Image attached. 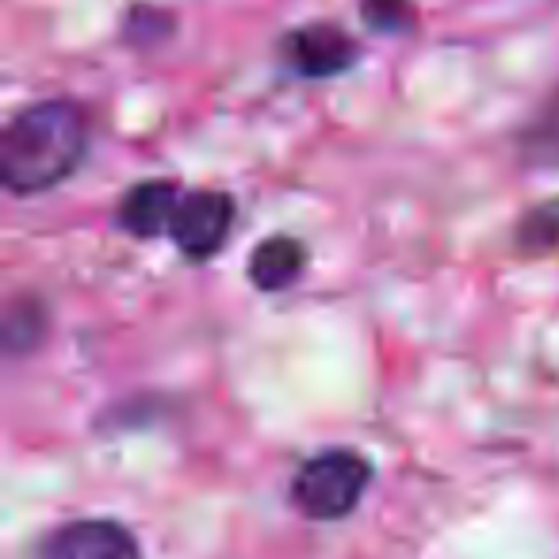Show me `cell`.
Segmentation results:
<instances>
[{
	"instance_id": "1",
	"label": "cell",
	"mask_w": 559,
	"mask_h": 559,
	"mask_svg": "<svg viewBox=\"0 0 559 559\" xmlns=\"http://www.w3.org/2000/svg\"><path fill=\"white\" fill-rule=\"evenodd\" d=\"M88 150V116L73 100H43L20 111L0 139V180L16 195L62 185Z\"/></svg>"
},
{
	"instance_id": "2",
	"label": "cell",
	"mask_w": 559,
	"mask_h": 559,
	"mask_svg": "<svg viewBox=\"0 0 559 559\" xmlns=\"http://www.w3.org/2000/svg\"><path fill=\"white\" fill-rule=\"evenodd\" d=\"M372 483V460L353 449H326L304 460L292 479V502L311 521H342L365 498Z\"/></svg>"
},
{
	"instance_id": "3",
	"label": "cell",
	"mask_w": 559,
	"mask_h": 559,
	"mask_svg": "<svg viewBox=\"0 0 559 559\" xmlns=\"http://www.w3.org/2000/svg\"><path fill=\"white\" fill-rule=\"evenodd\" d=\"M234 230V200L226 192H188L169 226V238L192 261H207Z\"/></svg>"
},
{
	"instance_id": "4",
	"label": "cell",
	"mask_w": 559,
	"mask_h": 559,
	"mask_svg": "<svg viewBox=\"0 0 559 559\" xmlns=\"http://www.w3.org/2000/svg\"><path fill=\"white\" fill-rule=\"evenodd\" d=\"M280 58H284V66H288L292 73H299V78L322 81V78H337V73L353 70V62L360 58V47L342 27L307 24L284 35Z\"/></svg>"
},
{
	"instance_id": "5",
	"label": "cell",
	"mask_w": 559,
	"mask_h": 559,
	"mask_svg": "<svg viewBox=\"0 0 559 559\" xmlns=\"http://www.w3.org/2000/svg\"><path fill=\"white\" fill-rule=\"evenodd\" d=\"M35 559H142V548L119 521H70L39 544Z\"/></svg>"
},
{
	"instance_id": "6",
	"label": "cell",
	"mask_w": 559,
	"mask_h": 559,
	"mask_svg": "<svg viewBox=\"0 0 559 559\" xmlns=\"http://www.w3.org/2000/svg\"><path fill=\"white\" fill-rule=\"evenodd\" d=\"M185 195L177 192L173 180H142L127 192V200L119 203V226L134 238H157L169 234L177 207Z\"/></svg>"
},
{
	"instance_id": "7",
	"label": "cell",
	"mask_w": 559,
	"mask_h": 559,
	"mask_svg": "<svg viewBox=\"0 0 559 559\" xmlns=\"http://www.w3.org/2000/svg\"><path fill=\"white\" fill-rule=\"evenodd\" d=\"M307 269V249L304 241L276 234V238L257 241L253 257H249V280L261 292H284L299 280V272Z\"/></svg>"
},
{
	"instance_id": "8",
	"label": "cell",
	"mask_w": 559,
	"mask_h": 559,
	"mask_svg": "<svg viewBox=\"0 0 559 559\" xmlns=\"http://www.w3.org/2000/svg\"><path fill=\"white\" fill-rule=\"evenodd\" d=\"M360 16H365V24L372 27V32L399 35L414 27V4L411 0H365Z\"/></svg>"
},
{
	"instance_id": "9",
	"label": "cell",
	"mask_w": 559,
	"mask_h": 559,
	"mask_svg": "<svg viewBox=\"0 0 559 559\" xmlns=\"http://www.w3.org/2000/svg\"><path fill=\"white\" fill-rule=\"evenodd\" d=\"M525 241L528 246H548V241H559V203H548V207L533 211L525 218Z\"/></svg>"
}]
</instances>
